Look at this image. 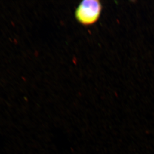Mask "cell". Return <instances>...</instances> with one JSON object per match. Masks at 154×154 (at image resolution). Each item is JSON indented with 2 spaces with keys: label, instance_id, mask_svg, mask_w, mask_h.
Returning a JSON list of instances; mask_svg holds the SVG:
<instances>
[{
  "label": "cell",
  "instance_id": "1",
  "mask_svg": "<svg viewBox=\"0 0 154 154\" xmlns=\"http://www.w3.org/2000/svg\"><path fill=\"white\" fill-rule=\"evenodd\" d=\"M102 4L98 0H85L80 3L75 12V17L80 24L85 26L93 25L99 20Z\"/></svg>",
  "mask_w": 154,
  "mask_h": 154
}]
</instances>
